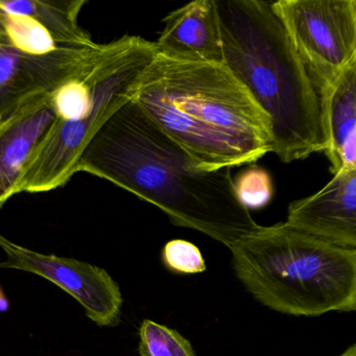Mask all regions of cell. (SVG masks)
<instances>
[{
	"mask_svg": "<svg viewBox=\"0 0 356 356\" xmlns=\"http://www.w3.org/2000/svg\"><path fill=\"white\" fill-rule=\"evenodd\" d=\"M231 170L202 168L133 101L102 124L76 163V172L110 181L228 248L260 228L237 199Z\"/></svg>",
	"mask_w": 356,
	"mask_h": 356,
	"instance_id": "cell-1",
	"label": "cell"
},
{
	"mask_svg": "<svg viewBox=\"0 0 356 356\" xmlns=\"http://www.w3.org/2000/svg\"><path fill=\"white\" fill-rule=\"evenodd\" d=\"M132 101L204 170L273 153L270 118L224 63L158 55Z\"/></svg>",
	"mask_w": 356,
	"mask_h": 356,
	"instance_id": "cell-2",
	"label": "cell"
},
{
	"mask_svg": "<svg viewBox=\"0 0 356 356\" xmlns=\"http://www.w3.org/2000/svg\"><path fill=\"white\" fill-rule=\"evenodd\" d=\"M222 63L270 118L273 153L291 163L328 147L324 93L264 0H214Z\"/></svg>",
	"mask_w": 356,
	"mask_h": 356,
	"instance_id": "cell-3",
	"label": "cell"
},
{
	"mask_svg": "<svg viewBox=\"0 0 356 356\" xmlns=\"http://www.w3.org/2000/svg\"><path fill=\"white\" fill-rule=\"evenodd\" d=\"M235 275L262 305L291 316L356 308V249L299 232L285 222L262 227L230 248Z\"/></svg>",
	"mask_w": 356,
	"mask_h": 356,
	"instance_id": "cell-4",
	"label": "cell"
},
{
	"mask_svg": "<svg viewBox=\"0 0 356 356\" xmlns=\"http://www.w3.org/2000/svg\"><path fill=\"white\" fill-rule=\"evenodd\" d=\"M155 42L126 36L107 43L97 65L84 78L54 92L57 120L33 153L17 184V193H47L64 186L91 137L120 108L132 101L157 58Z\"/></svg>",
	"mask_w": 356,
	"mask_h": 356,
	"instance_id": "cell-5",
	"label": "cell"
},
{
	"mask_svg": "<svg viewBox=\"0 0 356 356\" xmlns=\"http://www.w3.org/2000/svg\"><path fill=\"white\" fill-rule=\"evenodd\" d=\"M273 8L323 93L356 62L355 0H279Z\"/></svg>",
	"mask_w": 356,
	"mask_h": 356,
	"instance_id": "cell-6",
	"label": "cell"
},
{
	"mask_svg": "<svg viewBox=\"0 0 356 356\" xmlns=\"http://www.w3.org/2000/svg\"><path fill=\"white\" fill-rule=\"evenodd\" d=\"M107 44L57 47L44 54H29L0 42V120L39 95L54 92L84 78L97 65Z\"/></svg>",
	"mask_w": 356,
	"mask_h": 356,
	"instance_id": "cell-7",
	"label": "cell"
},
{
	"mask_svg": "<svg viewBox=\"0 0 356 356\" xmlns=\"http://www.w3.org/2000/svg\"><path fill=\"white\" fill-rule=\"evenodd\" d=\"M7 260L0 268H13L43 277L70 293L97 326H118L124 303L120 285L99 266L74 258L45 255L16 245L0 234Z\"/></svg>",
	"mask_w": 356,
	"mask_h": 356,
	"instance_id": "cell-8",
	"label": "cell"
},
{
	"mask_svg": "<svg viewBox=\"0 0 356 356\" xmlns=\"http://www.w3.org/2000/svg\"><path fill=\"white\" fill-rule=\"evenodd\" d=\"M287 225L337 247L356 248V168L343 170L321 191L291 203Z\"/></svg>",
	"mask_w": 356,
	"mask_h": 356,
	"instance_id": "cell-9",
	"label": "cell"
},
{
	"mask_svg": "<svg viewBox=\"0 0 356 356\" xmlns=\"http://www.w3.org/2000/svg\"><path fill=\"white\" fill-rule=\"evenodd\" d=\"M54 92L26 102L0 120V207L16 195L29 160L57 120Z\"/></svg>",
	"mask_w": 356,
	"mask_h": 356,
	"instance_id": "cell-10",
	"label": "cell"
},
{
	"mask_svg": "<svg viewBox=\"0 0 356 356\" xmlns=\"http://www.w3.org/2000/svg\"><path fill=\"white\" fill-rule=\"evenodd\" d=\"M156 43L158 55L176 61L222 63L214 0H195L170 12Z\"/></svg>",
	"mask_w": 356,
	"mask_h": 356,
	"instance_id": "cell-11",
	"label": "cell"
},
{
	"mask_svg": "<svg viewBox=\"0 0 356 356\" xmlns=\"http://www.w3.org/2000/svg\"><path fill=\"white\" fill-rule=\"evenodd\" d=\"M326 153L333 175L356 168V62L346 68L324 95Z\"/></svg>",
	"mask_w": 356,
	"mask_h": 356,
	"instance_id": "cell-12",
	"label": "cell"
},
{
	"mask_svg": "<svg viewBox=\"0 0 356 356\" xmlns=\"http://www.w3.org/2000/svg\"><path fill=\"white\" fill-rule=\"evenodd\" d=\"M85 5L84 0H0L3 11L32 18L51 35L57 47L72 49L97 44L78 22L79 14Z\"/></svg>",
	"mask_w": 356,
	"mask_h": 356,
	"instance_id": "cell-13",
	"label": "cell"
},
{
	"mask_svg": "<svg viewBox=\"0 0 356 356\" xmlns=\"http://www.w3.org/2000/svg\"><path fill=\"white\" fill-rule=\"evenodd\" d=\"M0 42L8 43L24 53H49L57 47L51 35L28 16L16 15L0 9Z\"/></svg>",
	"mask_w": 356,
	"mask_h": 356,
	"instance_id": "cell-14",
	"label": "cell"
},
{
	"mask_svg": "<svg viewBox=\"0 0 356 356\" xmlns=\"http://www.w3.org/2000/svg\"><path fill=\"white\" fill-rule=\"evenodd\" d=\"M139 337L141 356H197L191 341L178 331L152 320L141 323Z\"/></svg>",
	"mask_w": 356,
	"mask_h": 356,
	"instance_id": "cell-15",
	"label": "cell"
},
{
	"mask_svg": "<svg viewBox=\"0 0 356 356\" xmlns=\"http://www.w3.org/2000/svg\"><path fill=\"white\" fill-rule=\"evenodd\" d=\"M237 199L248 210L262 209L268 205L274 195L272 177L260 166H252L241 172L234 181Z\"/></svg>",
	"mask_w": 356,
	"mask_h": 356,
	"instance_id": "cell-16",
	"label": "cell"
},
{
	"mask_svg": "<svg viewBox=\"0 0 356 356\" xmlns=\"http://www.w3.org/2000/svg\"><path fill=\"white\" fill-rule=\"evenodd\" d=\"M162 261L176 274H200L207 268L199 248L184 239L168 241L162 250Z\"/></svg>",
	"mask_w": 356,
	"mask_h": 356,
	"instance_id": "cell-17",
	"label": "cell"
},
{
	"mask_svg": "<svg viewBox=\"0 0 356 356\" xmlns=\"http://www.w3.org/2000/svg\"><path fill=\"white\" fill-rule=\"evenodd\" d=\"M8 309H9V301L0 289V312H7Z\"/></svg>",
	"mask_w": 356,
	"mask_h": 356,
	"instance_id": "cell-18",
	"label": "cell"
},
{
	"mask_svg": "<svg viewBox=\"0 0 356 356\" xmlns=\"http://www.w3.org/2000/svg\"><path fill=\"white\" fill-rule=\"evenodd\" d=\"M337 356H356V345L354 343V345L350 346L349 348H348L347 350H346L343 353H341V355Z\"/></svg>",
	"mask_w": 356,
	"mask_h": 356,
	"instance_id": "cell-19",
	"label": "cell"
},
{
	"mask_svg": "<svg viewBox=\"0 0 356 356\" xmlns=\"http://www.w3.org/2000/svg\"><path fill=\"white\" fill-rule=\"evenodd\" d=\"M0 38H1V32H0Z\"/></svg>",
	"mask_w": 356,
	"mask_h": 356,
	"instance_id": "cell-20",
	"label": "cell"
}]
</instances>
